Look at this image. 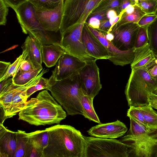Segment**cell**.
<instances>
[{
	"mask_svg": "<svg viewBox=\"0 0 157 157\" xmlns=\"http://www.w3.org/2000/svg\"><path fill=\"white\" fill-rule=\"evenodd\" d=\"M157 18V16L155 13L146 14L141 18L137 24L140 26L147 28Z\"/></svg>",
	"mask_w": 157,
	"mask_h": 157,
	"instance_id": "obj_37",
	"label": "cell"
},
{
	"mask_svg": "<svg viewBox=\"0 0 157 157\" xmlns=\"http://www.w3.org/2000/svg\"><path fill=\"white\" fill-rule=\"evenodd\" d=\"M42 44L36 38L29 35L26 38L22 46L23 50L28 52L25 59L30 62L35 68L42 67L41 56Z\"/></svg>",
	"mask_w": 157,
	"mask_h": 157,
	"instance_id": "obj_20",
	"label": "cell"
},
{
	"mask_svg": "<svg viewBox=\"0 0 157 157\" xmlns=\"http://www.w3.org/2000/svg\"><path fill=\"white\" fill-rule=\"evenodd\" d=\"M28 52L23 50L22 54L18 57L15 61L11 64L4 76L0 78V82L9 77H13L19 71V69L22 62L25 60L28 55Z\"/></svg>",
	"mask_w": 157,
	"mask_h": 157,
	"instance_id": "obj_28",
	"label": "cell"
},
{
	"mask_svg": "<svg viewBox=\"0 0 157 157\" xmlns=\"http://www.w3.org/2000/svg\"><path fill=\"white\" fill-rule=\"evenodd\" d=\"M88 19V22H86L88 25L97 29H99L100 24V20L94 17H89L87 19Z\"/></svg>",
	"mask_w": 157,
	"mask_h": 157,
	"instance_id": "obj_44",
	"label": "cell"
},
{
	"mask_svg": "<svg viewBox=\"0 0 157 157\" xmlns=\"http://www.w3.org/2000/svg\"><path fill=\"white\" fill-rule=\"evenodd\" d=\"M17 147V132L0 124V157H14Z\"/></svg>",
	"mask_w": 157,
	"mask_h": 157,
	"instance_id": "obj_18",
	"label": "cell"
},
{
	"mask_svg": "<svg viewBox=\"0 0 157 157\" xmlns=\"http://www.w3.org/2000/svg\"><path fill=\"white\" fill-rule=\"evenodd\" d=\"M86 64V61L69 54H64L59 59L49 79L60 81L76 75Z\"/></svg>",
	"mask_w": 157,
	"mask_h": 157,
	"instance_id": "obj_12",
	"label": "cell"
},
{
	"mask_svg": "<svg viewBox=\"0 0 157 157\" xmlns=\"http://www.w3.org/2000/svg\"><path fill=\"white\" fill-rule=\"evenodd\" d=\"M86 23L90 30L107 49L109 55V60L115 65L122 66L132 62L134 58L135 48L127 51L120 50L107 39L103 34Z\"/></svg>",
	"mask_w": 157,
	"mask_h": 157,
	"instance_id": "obj_13",
	"label": "cell"
},
{
	"mask_svg": "<svg viewBox=\"0 0 157 157\" xmlns=\"http://www.w3.org/2000/svg\"><path fill=\"white\" fill-rule=\"evenodd\" d=\"M136 4L146 14L155 13L157 9V0H138Z\"/></svg>",
	"mask_w": 157,
	"mask_h": 157,
	"instance_id": "obj_33",
	"label": "cell"
},
{
	"mask_svg": "<svg viewBox=\"0 0 157 157\" xmlns=\"http://www.w3.org/2000/svg\"><path fill=\"white\" fill-rule=\"evenodd\" d=\"M84 137V157H129L128 146L120 140Z\"/></svg>",
	"mask_w": 157,
	"mask_h": 157,
	"instance_id": "obj_6",
	"label": "cell"
},
{
	"mask_svg": "<svg viewBox=\"0 0 157 157\" xmlns=\"http://www.w3.org/2000/svg\"><path fill=\"white\" fill-rule=\"evenodd\" d=\"M155 157H157V152H156V154H155Z\"/></svg>",
	"mask_w": 157,
	"mask_h": 157,
	"instance_id": "obj_55",
	"label": "cell"
},
{
	"mask_svg": "<svg viewBox=\"0 0 157 157\" xmlns=\"http://www.w3.org/2000/svg\"><path fill=\"white\" fill-rule=\"evenodd\" d=\"M93 99L91 97L85 95L82 97L81 103L83 111V116L90 121L100 124V120L93 107Z\"/></svg>",
	"mask_w": 157,
	"mask_h": 157,
	"instance_id": "obj_23",
	"label": "cell"
},
{
	"mask_svg": "<svg viewBox=\"0 0 157 157\" xmlns=\"http://www.w3.org/2000/svg\"><path fill=\"white\" fill-rule=\"evenodd\" d=\"M105 36L106 38L110 41L113 39V34L110 32L106 34Z\"/></svg>",
	"mask_w": 157,
	"mask_h": 157,
	"instance_id": "obj_51",
	"label": "cell"
},
{
	"mask_svg": "<svg viewBox=\"0 0 157 157\" xmlns=\"http://www.w3.org/2000/svg\"><path fill=\"white\" fill-rule=\"evenodd\" d=\"M29 140L36 149L40 157H43L44 149L47 145L49 140V133L46 128L27 133Z\"/></svg>",
	"mask_w": 157,
	"mask_h": 157,
	"instance_id": "obj_22",
	"label": "cell"
},
{
	"mask_svg": "<svg viewBox=\"0 0 157 157\" xmlns=\"http://www.w3.org/2000/svg\"><path fill=\"white\" fill-rule=\"evenodd\" d=\"M48 86V90L68 115H83L81 101L84 95L78 74L60 81L49 79Z\"/></svg>",
	"mask_w": 157,
	"mask_h": 157,
	"instance_id": "obj_3",
	"label": "cell"
},
{
	"mask_svg": "<svg viewBox=\"0 0 157 157\" xmlns=\"http://www.w3.org/2000/svg\"><path fill=\"white\" fill-rule=\"evenodd\" d=\"M46 90L27 101L19 112V119L36 126L59 124L65 119L66 112Z\"/></svg>",
	"mask_w": 157,
	"mask_h": 157,
	"instance_id": "obj_2",
	"label": "cell"
},
{
	"mask_svg": "<svg viewBox=\"0 0 157 157\" xmlns=\"http://www.w3.org/2000/svg\"><path fill=\"white\" fill-rule=\"evenodd\" d=\"M103 0H65L60 34L70 28L85 23L89 14Z\"/></svg>",
	"mask_w": 157,
	"mask_h": 157,
	"instance_id": "obj_5",
	"label": "cell"
},
{
	"mask_svg": "<svg viewBox=\"0 0 157 157\" xmlns=\"http://www.w3.org/2000/svg\"><path fill=\"white\" fill-rule=\"evenodd\" d=\"M138 0H131L132 4L133 5L136 4L138 2Z\"/></svg>",
	"mask_w": 157,
	"mask_h": 157,
	"instance_id": "obj_52",
	"label": "cell"
},
{
	"mask_svg": "<svg viewBox=\"0 0 157 157\" xmlns=\"http://www.w3.org/2000/svg\"><path fill=\"white\" fill-rule=\"evenodd\" d=\"M42 67L25 72H18L12 77L13 83L17 86H22L29 82L38 75L42 70Z\"/></svg>",
	"mask_w": 157,
	"mask_h": 157,
	"instance_id": "obj_24",
	"label": "cell"
},
{
	"mask_svg": "<svg viewBox=\"0 0 157 157\" xmlns=\"http://www.w3.org/2000/svg\"><path fill=\"white\" fill-rule=\"evenodd\" d=\"M130 125L128 134L133 136H139L149 133L155 129H150L145 126L133 119L129 117Z\"/></svg>",
	"mask_w": 157,
	"mask_h": 157,
	"instance_id": "obj_27",
	"label": "cell"
},
{
	"mask_svg": "<svg viewBox=\"0 0 157 157\" xmlns=\"http://www.w3.org/2000/svg\"><path fill=\"white\" fill-rule=\"evenodd\" d=\"M46 128L49 140L43 157H84L85 140L80 131L59 124Z\"/></svg>",
	"mask_w": 157,
	"mask_h": 157,
	"instance_id": "obj_1",
	"label": "cell"
},
{
	"mask_svg": "<svg viewBox=\"0 0 157 157\" xmlns=\"http://www.w3.org/2000/svg\"><path fill=\"white\" fill-rule=\"evenodd\" d=\"M85 23L70 28L62 33L60 44L68 54L87 62L96 59L88 53L82 41V32Z\"/></svg>",
	"mask_w": 157,
	"mask_h": 157,
	"instance_id": "obj_8",
	"label": "cell"
},
{
	"mask_svg": "<svg viewBox=\"0 0 157 157\" xmlns=\"http://www.w3.org/2000/svg\"><path fill=\"white\" fill-rule=\"evenodd\" d=\"M138 107L147 127L150 129H157V112L149 104Z\"/></svg>",
	"mask_w": 157,
	"mask_h": 157,
	"instance_id": "obj_25",
	"label": "cell"
},
{
	"mask_svg": "<svg viewBox=\"0 0 157 157\" xmlns=\"http://www.w3.org/2000/svg\"><path fill=\"white\" fill-rule=\"evenodd\" d=\"M140 27L137 23L133 22L119 25L117 23L110 32L113 36L111 42L122 51L135 48L136 36Z\"/></svg>",
	"mask_w": 157,
	"mask_h": 157,
	"instance_id": "obj_11",
	"label": "cell"
},
{
	"mask_svg": "<svg viewBox=\"0 0 157 157\" xmlns=\"http://www.w3.org/2000/svg\"><path fill=\"white\" fill-rule=\"evenodd\" d=\"M82 38L88 53L92 56L97 60L109 59L107 49L88 29L86 22L82 29Z\"/></svg>",
	"mask_w": 157,
	"mask_h": 157,
	"instance_id": "obj_17",
	"label": "cell"
},
{
	"mask_svg": "<svg viewBox=\"0 0 157 157\" xmlns=\"http://www.w3.org/2000/svg\"><path fill=\"white\" fill-rule=\"evenodd\" d=\"M64 1L54 9H44L35 8V16L45 30L57 33L60 31L63 16Z\"/></svg>",
	"mask_w": 157,
	"mask_h": 157,
	"instance_id": "obj_14",
	"label": "cell"
},
{
	"mask_svg": "<svg viewBox=\"0 0 157 157\" xmlns=\"http://www.w3.org/2000/svg\"></svg>",
	"mask_w": 157,
	"mask_h": 157,
	"instance_id": "obj_56",
	"label": "cell"
},
{
	"mask_svg": "<svg viewBox=\"0 0 157 157\" xmlns=\"http://www.w3.org/2000/svg\"><path fill=\"white\" fill-rule=\"evenodd\" d=\"M127 116L129 117H131L141 124L148 127L138 107H130L128 110Z\"/></svg>",
	"mask_w": 157,
	"mask_h": 157,
	"instance_id": "obj_36",
	"label": "cell"
},
{
	"mask_svg": "<svg viewBox=\"0 0 157 157\" xmlns=\"http://www.w3.org/2000/svg\"><path fill=\"white\" fill-rule=\"evenodd\" d=\"M62 0H28L36 9H54L57 6Z\"/></svg>",
	"mask_w": 157,
	"mask_h": 157,
	"instance_id": "obj_32",
	"label": "cell"
},
{
	"mask_svg": "<svg viewBox=\"0 0 157 157\" xmlns=\"http://www.w3.org/2000/svg\"><path fill=\"white\" fill-rule=\"evenodd\" d=\"M107 12L106 11H101L94 13L91 12L89 14L88 18L94 17L97 18L100 21L108 19L106 15Z\"/></svg>",
	"mask_w": 157,
	"mask_h": 157,
	"instance_id": "obj_43",
	"label": "cell"
},
{
	"mask_svg": "<svg viewBox=\"0 0 157 157\" xmlns=\"http://www.w3.org/2000/svg\"><path fill=\"white\" fill-rule=\"evenodd\" d=\"M34 69L35 68L31 63L28 60L25 59L21 64L19 69V71L25 72Z\"/></svg>",
	"mask_w": 157,
	"mask_h": 157,
	"instance_id": "obj_42",
	"label": "cell"
},
{
	"mask_svg": "<svg viewBox=\"0 0 157 157\" xmlns=\"http://www.w3.org/2000/svg\"><path fill=\"white\" fill-rule=\"evenodd\" d=\"M155 80V81L157 85V76L155 77H153Z\"/></svg>",
	"mask_w": 157,
	"mask_h": 157,
	"instance_id": "obj_53",
	"label": "cell"
},
{
	"mask_svg": "<svg viewBox=\"0 0 157 157\" xmlns=\"http://www.w3.org/2000/svg\"><path fill=\"white\" fill-rule=\"evenodd\" d=\"M134 6L135 5H130L123 10L122 11L123 12V14L122 16L132 13L134 9Z\"/></svg>",
	"mask_w": 157,
	"mask_h": 157,
	"instance_id": "obj_49",
	"label": "cell"
},
{
	"mask_svg": "<svg viewBox=\"0 0 157 157\" xmlns=\"http://www.w3.org/2000/svg\"><path fill=\"white\" fill-rule=\"evenodd\" d=\"M48 69L42 70L36 77L26 84L18 86L12 99L8 112L6 116V119L13 117L19 113L24 107L27 101L25 91L29 88L34 85L42 77L43 75L48 72Z\"/></svg>",
	"mask_w": 157,
	"mask_h": 157,
	"instance_id": "obj_16",
	"label": "cell"
},
{
	"mask_svg": "<svg viewBox=\"0 0 157 157\" xmlns=\"http://www.w3.org/2000/svg\"><path fill=\"white\" fill-rule=\"evenodd\" d=\"M48 79L42 77L34 85L27 89L25 91V95L27 99L32 94L36 91L48 88Z\"/></svg>",
	"mask_w": 157,
	"mask_h": 157,
	"instance_id": "obj_34",
	"label": "cell"
},
{
	"mask_svg": "<svg viewBox=\"0 0 157 157\" xmlns=\"http://www.w3.org/2000/svg\"><path fill=\"white\" fill-rule=\"evenodd\" d=\"M156 59L157 57L148 43L142 47L135 49L134 58L131 63V69L148 70L155 63Z\"/></svg>",
	"mask_w": 157,
	"mask_h": 157,
	"instance_id": "obj_19",
	"label": "cell"
},
{
	"mask_svg": "<svg viewBox=\"0 0 157 157\" xmlns=\"http://www.w3.org/2000/svg\"><path fill=\"white\" fill-rule=\"evenodd\" d=\"M41 51L42 62L48 67L55 66L62 56L68 53L60 46L53 44L42 45Z\"/></svg>",
	"mask_w": 157,
	"mask_h": 157,
	"instance_id": "obj_21",
	"label": "cell"
},
{
	"mask_svg": "<svg viewBox=\"0 0 157 157\" xmlns=\"http://www.w3.org/2000/svg\"><path fill=\"white\" fill-rule=\"evenodd\" d=\"M117 12L113 9H110L107 12L106 15L108 19L109 20L118 15Z\"/></svg>",
	"mask_w": 157,
	"mask_h": 157,
	"instance_id": "obj_50",
	"label": "cell"
},
{
	"mask_svg": "<svg viewBox=\"0 0 157 157\" xmlns=\"http://www.w3.org/2000/svg\"><path fill=\"white\" fill-rule=\"evenodd\" d=\"M96 60L86 62V65L78 74L84 95L93 98L98 94L102 88Z\"/></svg>",
	"mask_w": 157,
	"mask_h": 157,
	"instance_id": "obj_10",
	"label": "cell"
},
{
	"mask_svg": "<svg viewBox=\"0 0 157 157\" xmlns=\"http://www.w3.org/2000/svg\"><path fill=\"white\" fill-rule=\"evenodd\" d=\"M155 92L141 75L132 69L125 90L128 105L130 107H139L149 104L147 97Z\"/></svg>",
	"mask_w": 157,
	"mask_h": 157,
	"instance_id": "obj_7",
	"label": "cell"
},
{
	"mask_svg": "<svg viewBox=\"0 0 157 157\" xmlns=\"http://www.w3.org/2000/svg\"><path fill=\"white\" fill-rule=\"evenodd\" d=\"M120 140L128 146L129 157H155L157 152V129L139 136L127 134Z\"/></svg>",
	"mask_w": 157,
	"mask_h": 157,
	"instance_id": "obj_9",
	"label": "cell"
},
{
	"mask_svg": "<svg viewBox=\"0 0 157 157\" xmlns=\"http://www.w3.org/2000/svg\"><path fill=\"white\" fill-rule=\"evenodd\" d=\"M111 25L109 19L100 21L99 27L97 30L105 35L109 33Z\"/></svg>",
	"mask_w": 157,
	"mask_h": 157,
	"instance_id": "obj_41",
	"label": "cell"
},
{
	"mask_svg": "<svg viewBox=\"0 0 157 157\" xmlns=\"http://www.w3.org/2000/svg\"><path fill=\"white\" fill-rule=\"evenodd\" d=\"M127 130L126 125L117 120L112 122L99 124L92 127L87 132L90 136L95 137L114 139L122 136Z\"/></svg>",
	"mask_w": 157,
	"mask_h": 157,
	"instance_id": "obj_15",
	"label": "cell"
},
{
	"mask_svg": "<svg viewBox=\"0 0 157 157\" xmlns=\"http://www.w3.org/2000/svg\"><path fill=\"white\" fill-rule=\"evenodd\" d=\"M147 98L149 104L152 108L157 109V95L150 93Z\"/></svg>",
	"mask_w": 157,
	"mask_h": 157,
	"instance_id": "obj_46",
	"label": "cell"
},
{
	"mask_svg": "<svg viewBox=\"0 0 157 157\" xmlns=\"http://www.w3.org/2000/svg\"><path fill=\"white\" fill-rule=\"evenodd\" d=\"M17 134V147L14 157H25L26 148L29 139L25 131L18 130Z\"/></svg>",
	"mask_w": 157,
	"mask_h": 157,
	"instance_id": "obj_26",
	"label": "cell"
},
{
	"mask_svg": "<svg viewBox=\"0 0 157 157\" xmlns=\"http://www.w3.org/2000/svg\"><path fill=\"white\" fill-rule=\"evenodd\" d=\"M6 5L15 11L20 6L28 0H3Z\"/></svg>",
	"mask_w": 157,
	"mask_h": 157,
	"instance_id": "obj_40",
	"label": "cell"
},
{
	"mask_svg": "<svg viewBox=\"0 0 157 157\" xmlns=\"http://www.w3.org/2000/svg\"><path fill=\"white\" fill-rule=\"evenodd\" d=\"M40 157L36 149L29 140L26 145L25 157Z\"/></svg>",
	"mask_w": 157,
	"mask_h": 157,
	"instance_id": "obj_39",
	"label": "cell"
},
{
	"mask_svg": "<svg viewBox=\"0 0 157 157\" xmlns=\"http://www.w3.org/2000/svg\"><path fill=\"white\" fill-rule=\"evenodd\" d=\"M148 44L150 48L157 57V18L147 28Z\"/></svg>",
	"mask_w": 157,
	"mask_h": 157,
	"instance_id": "obj_29",
	"label": "cell"
},
{
	"mask_svg": "<svg viewBox=\"0 0 157 157\" xmlns=\"http://www.w3.org/2000/svg\"><path fill=\"white\" fill-rule=\"evenodd\" d=\"M148 71L153 77L157 76V58L155 63L149 69Z\"/></svg>",
	"mask_w": 157,
	"mask_h": 157,
	"instance_id": "obj_48",
	"label": "cell"
},
{
	"mask_svg": "<svg viewBox=\"0 0 157 157\" xmlns=\"http://www.w3.org/2000/svg\"><path fill=\"white\" fill-rule=\"evenodd\" d=\"M146 14L136 4L134 6L133 12L130 14L122 16L117 23L119 25L129 22L137 23L141 18Z\"/></svg>",
	"mask_w": 157,
	"mask_h": 157,
	"instance_id": "obj_30",
	"label": "cell"
},
{
	"mask_svg": "<svg viewBox=\"0 0 157 157\" xmlns=\"http://www.w3.org/2000/svg\"><path fill=\"white\" fill-rule=\"evenodd\" d=\"M11 64L10 62H0V78L4 76Z\"/></svg>",
	"mask_w": 157,
	"mask_h": 157,
	"instance_id": "obj_45",
	"label": "cell"
},
{
	"mask_svg": "<svg viewBox=\"0 0 157 157\" xmlns=\"http://www.w3.org/2000/svg\"><path fill=\"white\" fill-rule=\"evenodd\" d=\"M9 7L3 0H0V25H5L7 21Z\"/></svg>",
	"mask_w": 157,
	"mask_h": 157,
	"instance_id": "obj_38",
	"label": "cell"
},
{
	"mask_svg": "<svg viewBox=\"0 0 157 157\" xmlns=\"http://www.w3.org/2000/svg\"><path fill=\"white\" fill-rule=\"evenodd\" d=\"M155 14L156 15V16H157V9L156 10L155 12Z\"/></svg>",
	"mask_w": 157,
	"mask_h": 157,
	"instance_id": "obj_54",
	"label": "cell"
},
{
	"mask_svg": "<svg viewBox=\"0 0 157 157\" xmlns=\"http://www.w3.org/2000/svg\"><path fill=\"white\" fill-rule=\"evenodd\" d=\"M148 43L147 28L140 26L136 36L135 48L142 47Z\"/></svg>",
	"mask_w": 157,
	"mask_h": 157,
	"instance_id": "obj_35",
	"label": "cell"
},
{
	"mask_svg": "<svg viewBox=\"0 0 157 157\" xmlns=\"http://www.w3.org/2000/svg\"><path fill=\"white\" fill-rule=\"evenodd\" d=\"M122 0H103L93 10L92 13L101 11H106L113 9L119 15V8Z\"/></svg>",
	"mask_w": 157,
	"mask_h": 157,
	"instance_id": "obj_31",
	"label": "cell"
},
{
	"mask_svg": "<svg viewBox=\"0 0 157 157\" xmlns=\"http://www.w3.org/2000/svg\"><path fill=\"white\" fill-rule=\"evenodd\" d=\"M130 5H133L131 0H122L119 8L120 13Z\"/></svg>",
	"mask_w": 157,
	"mask_h": 157,
	"instance_id": "obj_47",
	"label": "cell"
},
{
	"mask_svg": "<svg viewBox=\"0 0 157 157\" xmlns=\"http://www.w3.org/2000/svg\"><path fill=\"white\" fill-rule=\"evenodd\" d=\"M35 8L28 1L20 6L15 11L23 32L38 40L42 45L60 46L56 37L57 33L44 29L36 18Z\"/></svg>",
	"mask_w": 157,
	"mask_h": 157,
	"instance_id": "obj_4",
	"label": "cell"
}]
</instances>
